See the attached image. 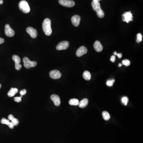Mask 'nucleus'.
Returning a JSON list of instances; mask_svg holds the SVG:
<instances>
[{
	"label": "nucleus",
	"mask_w": 143,
	"mask_h": 143,
	"mask_svg": "<svg viewBox=\"0 0 143 143\" xmlns=\"http://www.w3.org/2000/svg\"><path fill=\"white\" fill-rule=\"evenodd\" d=\"M43 30L46 35L50 36L52 34V30L51 27V21L46 18L44 20L42 24Z\"/></svg>",
	"instance_id": "1"
},
{
	"label": "nucleus",
	"mask_w": 143,
	"mask_h": 143,
	"mask_svg": "<svg viewBox=\"0 0 143 143\" xmlns=\"http://www.w3.org/2000/svg\"><path fill=\"white\" fill-rule=\"evenodd\" d=\"M117 52H116V51H115V52H114V54L115 55H117Z\"/></svg>",
	"instance_id": "36"
},
{
	"label": "nucleus",
	"mask_w": 143,
	"mask_h": 143,
	"mask_svg": "<svg viewBox=\"0 0 143 143\" xmlns=\"http://www.w3.org/2000/svg\"><path fill=\"white\" fill-rule=\"evenodd\" d=\"M27 32L33 38H35L37 37V32L36 29L31 27H29L26 29Z\"/></svg>",
	"instance_id": "10"
},
{
	"label": "nucleus",
	"mask_w": 143,
	"mask_h": 143,
	"mask_svg": "<svg viewBox=\"0 0 143 143\" xmlns=\"http://www.w3.org/2000/svg\"><path fill=\"white\" fill-rule=\"evenodd\" d=\"M69 46V43L68 41H63L58 44V45L56 47V49L58 50H63L68 48Z\"/></svg>",
	"instance_id": "6"
},
{
	"label": "nucleus",
	"mask_w": 143,
	"mask_h": 143,
	"mask_svg": "<svg viewBox=\"0 0 143 143\" xmlns=\"http://www.w3.org/2000/svg\"><path fill=\"white\" fill-rule=\"evenodd\" d=\"M3 3V0H0V5H2Z\"/></svg>",
	"instance_id": "34"
},
{
	"label": "nucleus",
	"mask_w": 143,
	"mask_h": 143,
	"mask_svg": "<svg viewBox=\"0 0 143 143\" xmlns=\"http://www.w3.org/2000/svg\"><path fill=\"white\" fill-rule=\"evenodd\" d=\"M11 122L13 124L14 126H17L19 124V120L18 119H16L15 118H13L11 120Z\"/></svg>",
	"instance_id": "22"
},
{
	"label": "nucleus",
	"mask_w": 143,
	"mask_h": 143,
	"mask_svg": "<svg viewBox=\"0 0 143 143\" xmlns=\"http://www.w3.org/2000/svg\"><path fill=\"white\" fill-rule=\"evenodd\" d=\"M51 98L56 106H59L61 104V100L59 96L54 94L51 96Z\"/></svg>",
	"instance_id": "13"
},
{
	"label": "nucleus",
	"mask_w": 143,
	"mask_h": 143,
	"mask_svg": "<svg viewBox=\"0 0 143 143\" xmlns=\"http://www.w3.org/2000/svg\"><path fill=\"white\" fill-rule=\"evenodd\" d=\"M5 33L7 36L12 37L14 36L15 33L14 31L11 28L9 24H7L5 26Z\"/></svg>",
	"instance_id": "8"
},
{
	"label": "nucleus",
	"mask_w": 143,
	"mask_h": 143,
	"mask_svg": "<svg viewBox=\"0 0 143 143\" xmlns=\"http://www.w3.org/2000/svg\"><path fill=\"white\" fill-rule=\"evenodd\" d=\"M15 69L17 70H20L22 67V65H20V64H15Z\"/></svg>",
	"instance_id": "26"
},
{
	"label": "nucleus",
	"mask_w": 143,
	"mask_h": 143,
	"mask_svg": "<svg viewBox=\"0 0 143 143\" xmlns=\"http://www.w3.org/2000/svg\"><path fill=\"white\" fill-rule=\"evenodd\" d=\"M59 3L64 7H72L75 5V2L71 0H59Z\"/></svg>",
	"instance_id": "5"
},
{
	"label": "nucleus",
	"mask_w": 143,
	"mask_h": 143,
	"mask_svg": "<svg viewBox=\"0 0 143 143\" xmlns=\"http://www.w3.org/2000/svg\"><path fill=\"white\" fill-rule=\"evenodd\" d=\"M117 55L119 59L121 58L122 57V54L121 53H117Z\"/></svg>",
	"instance_id": "33"
},
{
	"label": "nucleus",
	"mask_w": 143,
	"mask_h": 143,
	"mask_svg": "<svg viewBox=\"0 0 143 143\" xmlns=\"http://www.w3.org/2000/svg\"><path fill=\"white\" fill-rule=\"evenodd\" d=\"M79 103V102L78 100L76 99H71L69 102V103L70 105H75V106L78 105Z\"/></svg>",
	"instance_id": "19"
},
{
	"label": "nucleus",
	"mask_w": 143,
	"mask_h": 143,
	"mask_svg": "<svg viewBox=\"0 0 143 143\" xmlns=\"http://www.w3.org/2000/svg\"><path fill=\"white\" fill-rule=\"evenodd\" d=\"M103 117V119L105 120H108L110 119V114L109 113L107 112V111H103L102 113Z\"/></svg>",
	"instance_id": "20"
},
{
	"label": "nucleus",
	"mask_w": 143,
	"mask_h": 143,
	"mask_svg": "<svg viewBox=\"0 0 143 143\" xmlns=\"http://www.w3.org/2000/svg\"><path fill=\"white\" fill-rule=\"evenodd\" d=\"M122 102L124 105L126 106V105H127V104H128V99L127 97H123L122 99Z\"/></svg>",
	"instance_id": "24"
},
{
	"label": "nucleus",
	"mask_w": 143,
	"mask_h": 143,
	"mask_svg": "<svg viewBox=\"0 0 143 143\" xmlns=\"http://www.w3.org/2000/svg\"><path fill=\"white\" fill-rule=\"evenodd\" d=\"M94 49L96 50V51L98 52H100L103 49V46L102 44L100 43V42L99 41H96L95 42L94 44Z\"/></svg>",
	"instance_id": "14"
},
{
	"label": "nucleus",
	"mask_w": 143,
	"mask_h": 143,
	"mask_svg": "<svg viewBox=\"0 0 143 143\" xmlns=\"http://www.w3.org/2000/svg\"><path fill=\"white\" fill-rule=\"evenodd\" d=\"M51 78L53 79H58L61 77V74L58 70H53L51 71L49 73Z\"/></svg>",
	"instance_id": "9"
},
{
	"label": "nucleus",
	"mask_w": 143,
	"mask_h": 143,
	"mask_svg": "<svg viewBox=\"0 0 143 143\" xmlns=\"http://www.w3.org/2000/svg\"><path fill=\"white\" fill-rule=\"evenodd\" d=\"M83 78L86 80H89L91 78V75L90 72L88 71H85L83 72Z\"/></svg>",
	"instance_id": "18"
},
{
	"label": "nucleus",
	"mask_w": 143,
	"mask_h": 143,
	"mask_svg": "<svg viewBox=\"0 0 143 143\" xmlns=\"http://www.w3.org/2000/svg\"><path fill=\"white\" fill-rule=\"evenodd\" d=\"M88 103V100L87 99H83L79 103L78 106L80 108H83L87 106Z\"/></svg>",
	"instance_id": "16"
},
{
	"label": "nucleus",
	"mask_w": 143,
	"mask_h": 143,
	"mask_svg": "<svg viewBox=\"0 0 143 143\" xmlns=\"http://www.w3.org/2000/svg\"><path fill=\"white\" fill-rule=\"evenodd\" d=\"M27 91L26 89H23V90H22L20 91V94L21 96H24V95H25Z\"/></svg>",
	"instance_id": "29"
},
{
	"label": "nucleus",
	"mask_w": 143,
	"mask_h": 143,
	"mask_svg": "<svg viewBox=\"0 0 143 143\" xmlns=\"http://www.w3.org/2000/svg\"><path fill=\"white\" fill-rule=\"evenodd\" d=\"M18 89L16 88H11L8 93V95L9 97H13L18 92Z\"/></svg>",
	"instance_id": "17"
},
{
	"label": "nucleus",
	"mask_w": 143,
	"mask_h": 143,
	"mask_svg": "<svg viewBox=\"0 0 143 143\" xmlns=\"http://www.w3.org/2000/svg\"><path fill=\"white\" fill-rule=\"evenodd\" d=\"M101 0H93V1H97V2H100Z\"/></svg>",
	"instance_id": "35"
},
{
	"label": "nucleus",
	"mask_w": 143,
	"mask_h": 143,
	"mask_svg": "<svg viewBox=\"0 0 143 143\" xmlns=\"http://www.w3.org/2000/svg\"><path fill=\"white\" fill-rule=\"evenodd\" d=\"M4 42H5V40H4V39L3 38L0 37V44L3 43Z\"/></svg>",
	"instance_id": "32"
},
{
	"label": "nucleus",
	"mask_w": 143,
	"mask_h": 143,
	"mask_svg": "<svg viewBox=\"0 0 143 143\" xmlns=\"http://www.w3.org/2000/svg\"><path fill=\"white\" fill-rule=\"evenodd\" d=\"M142 40V35L141 33H138L137 35L136 41L137 43H140Z\"/></svg>",
	"instance_id": "23"
},
{
	"label": "nucleus",
	"mask_w": 143,
	"mask_h": 143,
	"mask_svg": "<svg viewBox=\"0 0 143 143\" xmlns=\"http://www.w3.org/2000/svg\"><path fill=\"white\" fill-rule=\"evenodd\" d=\"M80 17L78 15L74 16L71 18V21L74 26H78L80 24Z\"/></svg>",
	"instance_id": "12"
},
{
	"label": "nucleus",
	"mask_w": 143,
	"mask_h": 143,
	"mask_svg": "<svg viewBox=\"0 0 143 143\" xmlns=\"http://www.w3.org/2000/svg\"><path fill=\"white\" fill-rule=\"evenodd\" d=\"M24 63V66L27 69L34 67L37 65V62L35 61H31L28 58L26 57H24L23 59Z\"/></svg>",
	"instance_id": "4"
},
{
	"label": "nucleus",
	"mask_w": 143,
	"mask_h": 143,
	"mask_svg": "<svg viewBox=\"0 0 143 143\" xmlns=\"http://www.w3.org/2000/svg\"><path fill=\"white\" fill-rule=\"evenodd\" d=\"M22 98L21 97H15L14 98V100L16 102L19 103L22 101Z\"/></svg>",
	"instance_id": "27"
},
{
	"label": "nucleus",
	"mask_w": 143,
	"mask_h": 143,
	"mask_svg": "<svg viewBox=\"0 0 143 143\" xmlns=\"http://www.w3.org/2000/svg\"><path fill=\"white\" fill-rule=\"evenodd\" d=\"M12 59L14 61L15 64H20L21 62V59L18 55H14L12 56Z\"/></svg>",
	"instance_id": "21"
},
{
	"label": "nucleus",
	"mask_w": 143,
	"mask_h": 143,
	"mask_svg": "<svg viewBox=\"0 0 143 143\" xmlns=\"http://www.w3.org/2000/svg\"><path fill=\"white\" fill-rule=\"evenodd\" d=\"M122 65L121 64H119V67H121V66H122Z\"/></svg>",
	"instance_id": "37"
},
{
	"label": "nucleus",
	"mask_w": 143,
	"mask_h": 143,
	"mask_svg": "<svg viewBox=\"0 0 143 143\" xmlns=\"http://www.w3.org/2000/svg\"><path fill=\"white\" fill-rule=\"evenodd\" d=\"M115 56H114V55H113V56H111V61L113 62V63H114L115 62Z\"/></svg>",
	"instance_id": "30"
},
{
	"label": "nucleus",
	"mask_w": 143,
	"mask_h": 143,
	"mask_svg": "<svg viewBox=\"0 0 143 143\" xmlns=\"http://www.w3.org/2000/svg\"><path fill=\"white\" fill-rule=\"evenodd\" d=\"M87 52V49L86 48L85 46H81L77 50L76 52V55L78 57H80L86 54Z\"/></svg>",
	"instance_id": "11"
},
{
	"label": "nucleus",
	"mask_w": 143,
	"mask_h": 143,
	"mask_svg": "<svg viewBox=\"0 0 143 143\" xmlns=\"http://www.w3.org/2000/svg\"><path fill=\"white\" fill-rule=\"evenodd\" d=\"M19 8L21 11L24 13H28L30 11L28 3L26 1L23 0L20 1L19 3Z\"/></svg>",
	"instance_id": "3"
},
{
	"label": "nucleus",
	"mask_w": 143,
	"mask_h": 143,
	"mask_svg": "<svg viewBox=\"0 0 143 143\" xmlns=\"http://www.w3.org/2000/svg\"><path fill=\"white\" fill-rule=\"evenodd\" d=\"M123 17V21L128 23L129 22L133 21V16L131 11L126 12L122 15Z\"/></svg>",
	"instance_id": "7"
},
{
	"label": "nucleus",
	"mask_w": 143,
	"mask_h": 143,
	"mask_svg": "<svg viewBox=\"0 0 143 143\" xmlns=\"http://www.w3.org/2000/svg\"><path fill=\"white\" fill-rule=\"evenodd\" d=\"M122 65H124L126 66H129L130 64V62L129 60L128 59H125L122 61Z\"/></svg>",
	"instance_id": "25"
},
{
	"label": "nucleus",
	"mask_w": 143,
	"mask_h": 143,
	"mask_svg": "<svg viewBox=\"0 0 143 143\" xmlns=\"http://www.w3.org/2000/svg\"><path fill=\"white\" fill-rule=\"evenodd\" d=\"M13 118H14V117L12 115H10L9 116V117H8V119H9V120H11Z\"/></svg>",
	"instance_id": "31"
},
{
	"label": "nucleus",
	"mask_w": 143,
	"mask_h": 143,
	"mask_svg": "<svg viewBox=\"0 0 143 143\" xmlns=\"http://www.w3.org/2000/svg\"><path fill=\"white\" fill-rule=\"evenodd\" d=\"M113 83L112 80H109L107 82V85L109 86H112L113 84Z\"/></svg>",
	"instance_id": "28"
},
{
	"label": "nucleus",
	"mask_w": 143,
	"mask_h": 143,
	"mask_svg": "<svg viewBox=\"0 0 143 143\" xmlns=\"http://www.w3.org/2000/svg\"><path fill=\"white\" fill-rule=\"evenodd\" d=\"M1 84H0V89L1 88Z\"/></svg>",
	"instance_id": "38"
},
{
	"label": "nucleus",
	"mask_w": 143,
	"mask_h": 143,
	"mask_svg": "<svg viewBox=\"0 0 143 143\" xmlns=\"http://www.w3.org/2000/svg\"><path fill=\"white\" fill-rule=\"evenodd\" d=\"M91 6L93 9L97 13V15L99 18H103L104 17V12L101 8L100 2L93 1L91 3Z\"/></svg>",
	"instance_id": "2"
},
{
	"label": "nucleus",
	"mask_w": 143,
	"mask_h": 143,
	"mask_svg": "<svg viewBox=\"0 0 143 143\" xmlns=\"http://www.w3.org/2000/svg\"><path fill=\"white\" fill-rule=\"evenodd\" d=\"M1 123L3 124L8 125L11 129H13L14 128V126L13 124L10 121V120H7L5 118H3L1 119Z\"/></svg>",
	"instance_id": "15"
}]
</instances>
